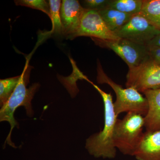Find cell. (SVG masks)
<instances>
[{
	"label": "cell",
	"instance_id": "6da1fadb",
	"mask_svg": "<svg viewBox=\"0 0 160 160\" xmlns=\"http://www.w3.org/2000/svg\"><path fill=\"white\" fill-rule=\"evenodd\" d=\"M103 100L104 105V126L102 130L87 139L86 148L91 155L96 158H114L116 148L113 143V136L117 116L115 112L112 96L106 93L98 86L90 82Z\"/></svg>",
	"mask_w": 160,
	"mask_h": 160
},
{
	"label": "cell",
	"instance_id": "7a4b0ae2",
	"mask_svg": "<svg viewBox=\"0 0 160 160\" xmlns=\"http://www.w3.org/2000/svg\"><path fill=\"white\" fill-rule=\"evenodd\" d=\"M30 66L26 63L25 69L20 75L19 82L7 102L1 107L0 110V121L8 122L11 126L10 132L6 142L12 147L15 148L14 144L12 142L11 134L12 129L17 126L18 123L14 118L15 111L20 106H24L26 109L27 115L32 117L33 114L32 108L31 101L34 94L39 87V85L35 83L29 88H27L29 83L30 75Z\"/></svg>",
	"mask_w": 160,
	"mask_h": 160
},
{
	"label": "cell",
	"instance_id": "3957f363",
	"mask_svg": "<svg viewBox=\"0 0 160 160\" xmlns=\"http://www.w3.org/2000/svg\"><path fill=\"white\" fill-rule=\"evenodd\" d=\"M144 117L129 112L122 119H117L115 126L113 141L115 148L123 154L134 156L144 132Z\"/></svg>",
	"mask_w": 160,
	"mask_h": 160
},
{
	"label": "cell",
	"instance_id": "277c9868",
	"mask_svg": "<svg viewBox=\"0 0 160 160\" xmlns=\"http://www.w3.org/2000/svg\"><path fill=\"white\" fill-rule=\"evenodd\" d=\"M97 81L100 84L109 85L114 90L116 100L113 102L115 112L118 116L122 112H133L146 116L149 109L148 101L140 92L132 87L123 88L105 73L98 63Z\"/></svg>",
	"mask_w": 160,
	"mask_h": 160
},
{
	"label": "cell",
	"instance_id": "5b68a950",
	"mask_svg": "<svg viewBox=\"0 0 160 160\" xmlns=\"http://www.w3.org/2000/svg\"><path fill=\"white\" fill-rule=\"evenodd\" d=\"M92 39L97 45L114 51L127 64L129 68L137 67L149 60L147 46L126 39L120 38L114 41Z\"/></svg>",
	"mask_w": 160,
	"mask_h": 160
},
{
	"label": "cell",
	"instance_id": "8992f818",
	"mask_svg": "<svg viewBox=\"0 0 160 160\" xmlns=\"http://www.w3.org/2000/svg\"><path fill=\"white\" fill-rule=\"evenodd\" d=\"M126 86L139 92L160 88V66L150 59L137 67L129 68Z\"/></svg>",
	"mask_w": 160,
	"mask_h": 160
},
{
	"label": "cell",
	"instance_id": "52a82bcc",
	"mask_svg": "<svg viewBox=\"0 0 160 160\" xmlns=\"http://www.w3.org/2000/svg\"><path fill=\"white\" fill-rule=\"evenodd\" d=\"M160 32L140 13L133 15L126 25L115 32L120 38L147 46Z\"/></svg>",
	"mask_w": 160,
	"mask_h": 160
},
{
	"label": "cell",
	"instance_id": "ba28073f",
	"mask_svg": "<svg viewBox=\"0 0 160 160\" xmlns=\"http://www.w3.org/2000/svg\"><path fill=\"white\" fill-rule=\"evenodd\" d=\"M80 36L89 37L102 41H117L120 39L114 32L108 28L98 12L86 8L74 38Z\"/></svg>",
	"mask_w": 160,
	"mask_h": 160
},
{
	"label": "cell",
	"instance_id": "9c48e42d",
	"mask_svg": "<svg viewBox=\"0 0 160 160\" xmlns=\"http://www.w3.org/2000/svg\"><path fill=\"white\" fill-rule=\"evenodd\" d=\"M85 8L77 0H63L61 5V19L64 35L73 39L79 28Z\"/></svg>",
	"mask_w": 160,
	"mask_h": 160
},
{
	"label": "cell",
	"instance_id": "30bf717a",
	"mask_svg": "<svg viewBox=\"0 0 160 160\" xmlns=\"http://www.w3.org/2000/svg\"><path fill=\"white\" fill-rule=\"evenodd\" d=\"M134 156L138 160H160V129L144 132Z\"/></svg>",
	"mask_w": 160,
	"mask_h": 160
},
{
	"label": "cell",
	"instance_id": "8fae6325",
	"mask_svg": "<svg viewBox=\"0 0 160 160\" xmlns=\"http://www.w3.org/2000/svg\"><path fill=\"white\" fill-rule=\"evenodd\" d=\"M148 101L149 109L145 119L146 131H156L160 129V88L144 92Z\"/></svg>",
	"mask_w": 160,
	"mask_h": 160
},
{
	"label": "cell",
	"instance_id": "7c38bea8",
	"mask_svg": "<svg viewBox=\"0 0 160 160\" xmlns=\"http://www.w3.org/2000/svg\"><path fill=\"white\" fill-rule=\"evenodd\" d=\"M98 12L108 28L114 32L126 25L133 16L108 7Z\"/></svg>",
	"mask_w": 160,
	"mask_h": 160
},
{
	"label": "cell",
	"instance_id": "4fadbf2b",
	"mask_svg": "<svg viewBox=\"0 0 160 160\" xmlns=\"http://www.w3.org/2000/svg\"><path fill=\"white\" fill-rule=\"evenodd\" d=\"M141 13L160 31V0H143Z\"/></svg>",
	"mask_w": 160,
	"mask_h": 160
},
{
	"label": "cell",
	"instance_id": "5bb4252c",
	"mask_svg": "<svg viewBox=\"0 0 160 160\" xmlns=\"http://www.w3.org/2000/svg\"><path fill=\"white\" fill-rule=\"evenodd\" d=\"M143 0H110L107 7L133 15L140 13Z\"/></svg>",
	"mask_w": 160,
	"mask_h": 160
},
{
	"label": "cell",
	"instance_id": "9a60e30c",
	"mask_svg": "<svg viewBox=\"0 0 160 160\" xmlns=\"http://www.w3.org/2000/svg\"><path fill=\"white\" fill-rule=\"evenodd\" d=\"M49 2L50 6V18L52 25L51 32L55 34L64 35L60 13L62 2L60 0H49Z\"/></svg>",
	"mask_w": 160,
	"mask_h": 160
},
{
	"label": "cell",
	"instance_id": "2e32d148",
	"mask_svg": "<svg viewBox=\"0 0 160 160\" xmlns=\"http://www.w3.org/2000/svg\"><path fill=\"white\" fill-rule=\"evenodd\" d=\"M20 75L0 80V105L2 107L8 101L19 82Z\"/></svg>",
	"mask_w": 160,
	"mask_h": 160
},
{
	"label": "cell",
	"instance_id": "e0dca14e",
	"mask_svg": "<svg viewBox=\"0 0 160 160\" xmlns=\"http://www.w3.org/2000/svg\"><path fill=\"white\" fill-rule=\"evenodd\" d=\"M17 6H26L43 12L50 18V6L49 2L45 0H17Z\"/></svg>",
	"mask_w": 160,
	"mask_h": 160
},
{
	"label": "cell",
	"instance_id": "ac0fdd59",
	"mask_svg": "<svg viewBox=\"0 0 160 160\" xmlns=\"http://www.w3.org/2000/svg\"><path fill=\"white\" fill-rule=\"evenodd\" d=\"M110 0H86L83 3L86 7V9L99 10L107 7Z\"/></svg>",
	"mask_w": 160,
	"mask_h": 160
},
{
	"label": "cell",
	"instance_id": "d6986e66",
	"mask_svg": "<svg viewBox=\"0 0 160 160\" xmlns=\"http://www.w3.org/2000/svg\"><path fill=\"white\" fill-rule=\"evenodd\" d=\"M149 59L158 66H160V47L157 46H147Z\"/></svg>",
	"mask_w": 160,
	"mask_h": 160
},
{
	"label": "cell",
	"instance_id": "ffe728a7",
	"mask_svg": "<svg viewBox=\"0 0 160 160\" xmlns=\"http://www.w3.org/2000/svg\"><path fill=\"white\" fill-rule=\"evenodd\" d=\"M157 46L160 47V32L149 42L147 46Z\"/></svg>",
	"mask_w": 160,
	"mask_h": 160
}]
</instances>
